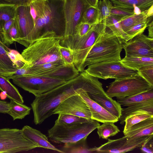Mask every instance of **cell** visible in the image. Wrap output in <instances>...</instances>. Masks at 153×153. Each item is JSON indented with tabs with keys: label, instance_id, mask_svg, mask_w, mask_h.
<instances>
[{
	"label": "cell",
	"instance_id": "6da1fadb",
	"mask_svg": "<svg viewBox=\"0 0 153 153\" xmlns=\"http://www.w3.org/2000/svg\"><path fill=\"white\" fill-rule=\"evenodd\" d=\"M30 11L37 17L34 27L26 37L15 40L27 47L44 33L53 31L64 36L65 23L63 12V0H36L29 5Z\"/></svg>",
	"mask_w": 153,
	"mask_h": 153
},
{
	"label": "cell",
	"instance_id": "7a4b0ae2",
	"mask_svg": "<svg viewBox=\"0 0 153 153\" xmlns=\"http://www.w3.org/2000/svg\"><path fill=\"white\" fill-rule=\"evenodd\" d=\"M86 87L85 80L79 73L75 78L36 96L31 104L35 124H41L53 115V111L62 102L76 94L78 89L82 88L85 90Z\"/></svg>",
	"mask_w": 153,
	"mask_h": 153
},
{
	"label": "cell",
	"instance_id": "3957f363",
	"mask_svg": "<svg viewBox=\"0 0 153 153\" xmlns=\"http://www.w3.org/2000/svg\"><path fill=\"white\" fill-rule=\"evenodd\" d=\"M63 39L53 31L44 33L22 52L25 63L28 67L56 61L65 64L60 52Z\"/></svg>",
	"mask_w": 153,
	"mask_h": 153
},
{
	"label": "cell",
	"instance_id": "277c9868",
	"mask_svg": "<svg viewBox=\"0 0 153 153\" xmlns=\"http://www.w3.org/2000/svg\"><path fill=\"white\" fill-rule=\"evenodd\" d=\"M123 49L122 42L106 26L88 53L82 66V71L86 66L93 64L120 60Z\"/></svg>",
	"mask_w": 153,
	"mask_h": 153
},
{
	"label": "cell",
	"instance_id": "5b68a950",
	"mask_svg": "<svg viewBox=\"0 0 153 153\" xmlns=\"http://www.w3.org/2000/svg\"><path fill=\"white\" fill-rule=\"evenodd\" d=\"M100 125L92 120L86 122L70 124H56L48 130V137L58 144H73L86 139L88 136Z\"/></svg>",
	"mask_w": 153,
	"mask_h": 153
},
{
	"label": "cell",
	"instance_id": "8992f818",
	"mask_svg": "<svg viewBox=\"0 0 153 153\" xmlns=\"http://www.w3.org/2000/svg\"><path fill=\"white\" fill-rule=\"evenodd\" d=\"M105 27L102 21L95 24L85 35L64 46L71 50L73 64L79 72H82V66L88 53Z\"/></svg>",
	"mask_w": 153,
	"mask_h": 153
},
{
	"label": "cell",
	"instance_id": "52a82bcc",
	"mask_svg": "<svg viewBox=\"0 0 153 153\" xmlns=\"http://www.w3.org/2000/svg\"><path fill=\"white\" fill-rule=\"evenodd\" d=\"M152 88L153 86L137 74L132 76L115 79L108 86L105 92L111 98H122Z\"/></svg>",
	"mask_w": 153,
	"mask_h": 153
},
{
	"label": "cell",
	"instance_id": "ba28073f",
	"mask_svg": "<svg viewBox=\"0 0 153 153\" xmlns=\"http://www.w3.org/2000/svg\"><path fill=\"white\" fill-rule=\"evenodd\" d=\"M84 71L97 78L118 79L132 76L137 71L126 67L120 60L106 61L90 65Z\"/></svg>",
	"mask_w": 153,
	"mask_h": 153
},
{
	"label": "cell",
	"instance_id": "9c48e42d",
	"mask_svg": "<svg viewBox=\"0 0 153 153\" xmlns=\"http://www.w3.org/2000/svg\"><path fill=\"white\" fill-rule=\"evenodd\" d=\"M38 147L24 136L21 129L0 128V153L26 152Z\"/></svg>",
	"mask_w": 153,
	"mask_h": 153
},
{
	"label": "cell",
	"instance_id": "30bf717a",
	"mask_svg": "<svg viewBox=\"0 0 153 153\" xmlns=\"http://www.w3.org/2000/svg\"><path fill=\"white\" fill-rule=\"evenodd\" d=\"M14 83L35 97L49 91L67 81L44 76H12Z\"/></svg>",
	"mask_w": 153,
	"mask_h": 153
},
{
	"label": "cell",
	"instance_id": "8fae6325",
	"mask_svg": "<svg viewBox=\"0 0 153 153\" xmlns=\"http://www.w3.org/2000/svg\"><path fill=\"white\" fill-rule=\"evenodd\" d=\"M91 6L86 0H63V12L65 27L63 39L67 42L74 36L76 26L80 22L85 10Z\"/></svg>",
	"mask_w": 153,
	"mask_h": 153
},
{
	"label": "cell",
	"instance_id": "7c38bea8",
	"mask_svg": "<svg viewBox=\"0 0 153 153\" xmlns=\"http://www.w3.org/2000/svg\"><path fill=\"white\" fill-rule=\"evenodd\" d=\"M149 136L129 138L125 136L115 140L108 139V141L99 147L90 148L91 153H121L140 147Z\"/></svg>",
	"mask_w": 153,
	"mask_h": 153
},
{
	"label": "cell",
	"instance_id": "4fadbf2b",
	"mask_svg": "<svg viewBox=\"0 0 153 153\" xmlns=\"http://www.w3.org/2000/svg\"><path fill=\"white\" fill-rule=\"evenodd\" d=\"M53 114H70L91 119V114L81 97L76 94L62 102L52 112Z\"/></svg>",
	"mask_w": 153,
	"mask_h": 153
},
{
	"label": "cell",
	"instance_id": "5bb4252c",
	"mask_svg": "<svg viewBox=\"0 0 153 153\" xmlns=\"http://www.w3.org/2000/svg\"><path fill=\"white\" fill-rule=\"evenodd\" d=\"M123 48L125 51L126 56L153 57V39L143 33L123 43Z\"/></svg>",
	"mask_w": 153,
	"mask_h": 153
},
{
	"label": "cell",
	"instance_id": "9a60e30c",
	"mask_svg": "<svg viewBox=\"0 0 153 153\" xmlns=\"http://www.w3.org/2000/svg\"><path fill=\"white\" fill-rule=\"evenodd\" d=\"M76 93L81 97L89 109L92 119L102 123L107 122L114 123L119 120L117 117L108 111L91 98L88 93L83 89H78Z\"/></svg>",
	"mask_w": 153,
	"mask_h": 153
},
{
	"label": "cell",
	"instance_id": "2e32d148",
	"mask_svg": "<svg viewBox=\"0 0 153 153\" xmlns=\"http://www.w3.org/2000/svg\"><path fill=\"white\" fill-rule=\"evenodd\" d=\"M15 18L18 25L19 35L18 38H22L26 37L30 33L34 27V21L30 13L29 6H20L17 7L16 10Z\"/></svg>",
	"mask_w": 153,
	"mask_h": 153
},
{
	"label": "cell",
	"instance_id": "e0dca14e",
	"mask_svg": "<svg viewBox=\"0 0 153 153\" xmlns=\"http://www.w3.org/2000/svg\"><path fill=\"white\" fill-rule=\"evenodd\" d=\"M21 130L24 136L39 147L54 150L61 153H65L52 145L46 136L40 131L27 125L24 126Z\"/></svg>",
	"mask_w": 153,
	"mask_h": 153
},
{
	"label": "cell",
	"instance_id": "ac0fdd59",
	"mask_svg": "<svg viewBox=\"0 0 153 153\" xmlns=\"http://www.w3.org/2000/svg\"><path fill=\"white\" fill-rule=\"evenodd\" d=\"M153 134V117L143 120L131 126L125 133L129 138H136Z\"/></svg>",
	"mask_w": 153,
	"mask_h": 153
},
{
	"label": "cell",
	"instance_id": "d6986e66",
	"mask_svg": "<svg viewBox=\"0 0 153 153\" xmlns=\"http://www.w3.org/2000/svg\"><path fill=\"white\" fill-rule=\"evenodd\" d=\"M10 50L0 39V74L9 79L18 69L7 54Z\"/></svg>",
	"mask_w": 153,
	"mask_h": 153
},
{
	"label": "cell",
	"instance_id": "ffe728a7",
	"mask_svg": "<svg viewBox=\"0 0 153 153\" xmlns=\"http://www.w3.org/2000/svg\"><path fill=\"white\" fill-rule=\"evenodd\" d=\"M90 97L108 111L119 119L122 114V108L117 101L108 96L88 93Z\"/></svg>",
	"mask_w": 153,
	"mask_h": 153
},
{
	"label": "cell",
	"instance_id": "44dd1931",
	"mask_svg": "<svg viewBox=\"0 0 153 153\" xmlns=\"http://www.w3.org/2000/svg\"><path fill=\"white\" fill-rule=\"evenodd\" d=\"M27 66V73L25 76H47L59 68L65 65L60 61H56L41 65Z\"/></svg>",
	"mask_w": 153,
	"mask_h": 153
},
{
	"label": "cell",
	"instance_id": "7402d4cb",
	"mask_svg": "<svg viewBox=\"0 0 153 153\" xmlns=\"http://www.w3.org/2000/svg\"><path fill=\"white\" fill-rule=\"evenodd\" d=\"M122 18L118 16L110 14L102 21L123 44L129 39L122 28L120 22Z\"/></svg>",
	"mask_w": 153,
	"mask_h": 153
},
{
	"label": "cell",
	"instance_id": "603a6c76",
	"mask_svg": "<svg viewBox=\"0 0 153 153\" xmlns=\"http://www.w3.org/2000/svg\"><path fill=\"white\" fill-rule=\"evenodd\" d=\"M139 111H144L153 115V100L130 105L122 109V114L119 119L120 123L123 125L126 117L131 114Z\"/></svg>",
	"mask_w": 153,
	"mask_h": 153
},
{
	"label": "cell",
	"instance_id": "cb8c5ba5",
	"mask_svg": "<svg viewBox=\"0 0 153 153\" xmlns=\"http://www.w3.org/2000/svg\"><path fill=\"white\" fill-rule=\"evenodd\" d=\"M79 74V72L74 64H65L47 77L60 79L68 81L75 78Z\"/></svg>",
	"mask_w": 153,
	"mask_h": 153
},
{
	"label": "cell",
	"instance_id": "d4e9b609",
	"mask_svg": "<svg viewBox=\"0 0 153 153\" xmlns=\"http://www.w3.org/2000/svg\"><path fill=\"white\" fill-rule=\"evenodd\" d=\"M0 90L10 99L23 104V97L18 89L10 82L9 79L0 74Z\"/></svg>",
	"mask_w": 153,
	"mask_h": 153
},
{
	"label": "cell",
	"instance_id": "484cf974",
	"mask_svg": "<svg viewBox=\"0 0 153 153\" xmlns=\"http://www.w3.org/2000/svg\"><path fill=\"white\" fill-rule=\"evenodd\" d=\"M120 61L126 67L137 71L143 66L153 65V57L125 56Z\"/></svg>",
	"mask_w": 153,
	"mask_h": 153
},
{
	"label": "cell",
	"instance_id": "4316f807",
	"mask_svg": "<svg viewBox=\"0 0 153 153\" xmlns=\"http://www.w3.org/2000/svg\"><path fill=\"white\" fill-rule=\"evenodd\" d=\"M121 105H130L153 100V88L138 94L122 98H117Z\"/></svg>",
	"mask_w": 153,
	"mask_h": 153
},
{
	"label": "cell",
	"instance_id": "83f0119b",
	"mask_svg": "<svg viewBox=\"0 0 153 153\" xmlns=\"http://www.w3.org/2000/svg\"><path fill=\"white\" fill-rule=\"evenodd\" d=\"M9 103L10 108L7 114L12 117L13 120L22 119L30 113L31 108L25 105L12 99H10Z\"/></svg>",
	"mask_w": 153,
	"mask_h": 153
},
{
	"label": "cell",
	"instance_id": "f1b7e54d",
	"mask_svg": "<svg viewBox=\"0 0 153 153\" xmlns=\"http://www.w3.org/2000/svg\"><path fill=\"white\" fill-rule=\"evenodd\" d=\"M114 5L133 9L136 5L142 11L148 9L153 5V0H110Z\"/></svg>",
	"mask_w": 153,
	"mask_h": 153
},
{
	"label": "cell",
	"instance_id": "f546056e",
	"mask_svg": "<svg viewBox=\"0 0 153 153\" xmlns=\"http://www.w3.org/2000/svg\"><path fill=\"white\" fill-rule=\"evenodd\" d=\"M153 117V115L144 111H139L131 114L125 118V125L123 131V134L133 125L147 118Z\"/></svg>",
	"mask_w": 153,
	"mask_h": 153
},
{
	"label": "cell",
	"instance_id": "4dcf8cb0",
	"mask_svg": "<svg viewBox=\"0 0 153 153\" xmlns=\"http://www.w3.org/2000/svg\"><path fill=\"white\" fill-rule=\"evenodd\" d=\"M146 10L142 11L139 14H134L122 18L120 22L123 30L125 32L135 25L142 22L147 21L148 16Z\"/></svg>",
	"mask_w": 153,
	"mask_h": 153
},
{
	"label": "cell",
	"instance_id": "1f68e13d",
	"mask_svg": "<svg viewBox=\"0 0 153 153\" xmlns=\"http://www.w3.org/2000/svg\"><path fill=\"white\" fill-rule=\"evenodd\" d=\"M97 133L100 138L108 140L109 137L114 136L120 131L114 123L107 122L103 123L97 128Z\"/></svg>",
	"mask_w": 153,
	"mask_h": 153
},
{
	"label": "cell",
	"instance_id": "d6a6232c",
	"mask_svg": "<svg viewBox=\"0 0 153 153\" xmlns=\"http://www.w3.org/2000/svg\"><path fill=\"white\" fill-rule=\"evenodd\" d=\"M16 7L13 4H0V32L6 22L15 18Z\"/></svg>",
	"mask_w": 153,
	"mask_h": 153
},
{
	"label": "cell",
	"instance_id": "836d02e7",
	"mask_svg": "<svg viewBox=\"0 0 153 153\" xmlns=\"http://www.w3.org/2000/svg\"><path fill=\"white\" fill-rule=\"evenodd\" d=\"M18 25L15 18L14 22L9 30L6 33H0V39L4 44L9 46L18 38Z\"/></svg>",
	"mask_w": 153,
	"mask_h": 153
},
{
	"label": "cell",
	"instance_id": "e575fe53",
	"mask_svg": "<svg viewBox=\"0 0 153 153\" xmlns=\"http://www.w3.org/2000/svg\"><path fill=\"white\" fill-rule=\"evenodd\" d=\"M98 16L99 11L97 7L90 6L83 13L80 22L93 25L99 23Z\"/></svg>",
	"mask_w": 153,
	"mask_h": 153
},
{
	"label": "cell",
	"instance_id": "d590c367",
	"mask_svg": "<svg viewBox=\"0 0 153 153\" xmlns=\"http://www.w3.org/2000/svg\"><path fill=\"white\" fill-rule=\"evenodd\" d=\"M92 120L70 114H59L55 124H70L82 123L89 122Z\"/></svg>",
	"mask_w": 153,
	"mask_h": 153
},
{
	"label": "cell",
	"instance_id": "8d00e7d4",
	"mask_svg": "<svg viewBox=\"0 0 153 153\" xmlns=\"http://www.w3.org/2000/svg\"><path fill=\"white\" fill-rule=\"evenodd\" d=\"M113 6L112 3L109 0H100L98 2L97 7L99 11V23L111 14Z\"/></svg>",
	"mask_w": 153,
	"mask_h": 153
},
{
	"label": "cell",
	"instance_id": "74e56055",
	"mask_svg": "<svg viewBox=\"0 0 153 153\" xmlns=\"http://www.w3.org/2000/svg\"><path fill=\"white\" fill-rule=\"evenodd\" d=\"M147 27V21L142 22L131 27L125 32L129 40L136 36L143 33Z\"/></svg>",
	"mask_w": 153,
	"mask_h": 153
},
{
	"label": "cell",
	"instance_id": "f35d334b",
	"mask_svg": "<svg viewBox=\"0 0 153 153\" xmlns=\"http://www.w3.org/2000/svg\"><path fill=\"white\" fill-rule=\"evenodd\" d=\"M138 74L153 86V65L143 67L137 70Z\"/></svg>",
	"mask_w": 153,
	"mask_h": 153
},
{
	"label": "cell",
	"instance_id": "ab89813d",
	"mask_svg": "<svg viewBox=\"0 0 153 153\" xmlns=\"http://www.w3.org/2000/svg\"><path fill=\"white\" fill-rule=\"evenodd\" d=\"M134 14L133 9H129L116 6H113L111 11V14L124 18Z\"/></svg>",
	"mask_w": 153,
	"mask_h": 153
},
{
	"label": "cell",
	"instance_id": "60d3db41",
	"mask_svg": "<svg viewBox=\"0 0 153 153\" xmlns=\"http://www.w3.org/2000/svg\"><path fill=\"white\" fill-rule=\"evenodd\" d=\"M60 52L65 64H73L74 56L71 49L61 45L60 47Z\"/></svg>",
	"mask_w": 153,
	"mask_h": 153
},
{
	"label": "cell",
	"instance_id": "b9f144b4",
	"mask_svg": "<svg viewBox=\"0 0 153 153\" xmlns=\"http://www.w3.org/2000/svg\"><path fill=\"white\" fill-rule=\"evenodd\" d=\"M7 54L16 67L19 68L22 67L25 62L21 55L17 51L10 50Z\"/></svg>",
	"mask_w": 153,
	"mask_h": 153
},
{
	"label": "cell",
	"instance_id": "7bdbcfd3",
	"mask_svg": "<svg viewBox=\"0 0 153 153\" xmlns=\"http://www.w3.org/2000/svg\"><path fill=\"white\" fill-rule=\"evenodd\" d=\"M153 134L149 135L148 139L140 147L141 151L144 153H153Z\"/></svg>",
	"mask_w": 153,
	"mask_h": 153
},
{
	"label": "cell",
	"instance_id": "ee69618b",
	"mask_svg": "<svg viewBox=\"0 0 153 153\" xmlns=\"http://www.w3.org/2000/svg\"><path fill=\"white\" fill-rule=\"evenodd\" d=\"M15 20V18L12 19L6 22L4 24L0 33H4L7 32L10 28Z\"/></svg>",
	"mask_w": 153,
	"mask_h": 153
},
{
	"label": "cell",
	"instance_id": "f6af8a7d",
	"mask_svg": "<svg viewBox=\"0 0 153 153\" xmlns=\"http://www.w3.org/2000/svg\"><path fill=\"white\" fill-rule=\"evenodd\" d=\"M9 108V102L0 100V113H7Z\"/></svg>",
	"mask_w": 153,
	"mask_h": 153
},
{
	"label": "cell",
	"instance_id": "bcb514c9",
	"mask_svg": "<svg viewBox=\"0 0 153 153\" xmlns=\"http://www.w3.org/2000/svg\"><path fill=\"white\" fill-rule=\"evenodd\" d=\"M148 36L151 38L153 39V21L149 23L148 25Z\"/></svg>",
	"mask_w": 153,
	"mask_h": 153
},
{
	"label": "cell",
	"instance_id": "7dc6e473",
	"mask_svg": "<svg viewBox=\"0 0 153 153\" xmlns=\"http://www.w3.org/2000/svg\"><path fill=\"white\" fill-rule=\"evenodd\" d=\"M88 3L91 6L97 7L98 2V0H86Z\"/></svg>",
	"mask_w": 153,
	"mask_h": 153
},
{
	"label": "cell",
	"instance_id": "c3c4849f",
	"mask_svg": "<svg viewBox=\"0 0 153 153\" xmlns=\"http://www.w3.org/2000/svg\"><path fill=\"white\" fill-rule=\"evenodd\" d=\"M133 12L134 14L138 15L140 14L141 13L142 11L140 8L136 5L133 6Z\"/></svg>",
	"mask_w": 153,
	"mask_h": 153
},
{
	"label": "cell",
	"instance_id": "681fc988",
	"mask_svg": "<svg viewBox=\"0 0 153 153\" xmlns=\"http://www.w3.org/2000/svg\"><path fill=\"white\" fill-rule=\"evenodd\" d=\"M146 11L148 17L153 16V5H152L149 8L147 9Z\"/></svg>",
	"mask_w": 153,
	"mask_h": 153
}]
</instances>
